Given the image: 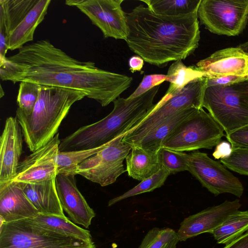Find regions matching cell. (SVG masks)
Instances as JSON below:
<instances>
[{
    "instance_id": "6da1fadb",
    "label": "cell",
    "mask_w": 248,
    "mask_h": 248,
    "mask_svg": "<svg viewBox=\"0 0 248 248\" xmlns=\"http://www.w3.org/2000/svg\"><path fill=\"white\" fill-rule=\"evenodd\" d=\"M0 78L85 92L106 107L131 85L133 78L100 69L93 62L74 58L46 39L27 44L0 62Z\"/></svg>"
},
{
    "instance_id": "7a4b0ae2",
    "label": "cell",
    "mask_w": 248,
    "mask_h": 248,
    "mask_svg": "<svg viewBox=\"0 0 248 248\" xmlns=\"http://www.w3.org/2000/svg\"><path fill=\"white\" fill-rule=\"evenodd\" d=\"M197 12L165 16L140 4L126 13L128 35L125 41L133 52L160 68L170 62L185 60L199 46Z\"/></svg>"
},
{
    "instance_id": "3957f363",
    "label": "cell",
    "mask_w": 248,
    "mask_h": 248,
    "mask_svg": "<svg viewBox=\"0 0 248 248\" xmlns=\"http://www.w3.org/2000/svg\"><path fill=\"white\" fill-rule=\"evenodd\" d=\"M160 85L133 98L119 97L112 111L102 119L80 127L61 140L59 150L66 152L86 150L107 145L124 136L151 110Z\"/></svg>"
},
{
    "instance_id": "277c9868",
    "label": "cell",
    "mask_w": 248,
    "mask_h": 248,
    "mask_svg": "<svg viewBox=\"0 0 248 248\" xmlns=\"http://www.w3.org/2000/svg\"><path fill=\"white\" fill-rule=\"evenodd\" d=\"M85 97L86 93L81 91L40 85L31 113L16 114V116L30 151H35L52 140L72 106Z\"/></svg>"
},
{
    "instance_id": "5b68a950",
    "label": "cell",
    "mask_w": 248,
    "mask_h": 248,
    "mask_svg": "<svg viewBox=\"0 0 248 248\" xmlns=\"http://www.w3.org/2000/svg\"><path fill=\"white\" fill-rule=\"evenodd\" d=\"M50 0H0V37L7 39L8 50L20 49L33 40Z\"/></svg>"
},
{
    "instance_id": "8992f818",
    "label": "cell",
    "mask_w": 248,
    "mask_h": 248,
    "mask_svg": "<svg viewBox=\"0 0 248 248\" xmlns=\"http://www.w3.org/2000/svg\"><path fill=\"white\" fill-rule=\"evenodd\" d=\"M207 78L202 77L187 84L174 95L166 94L153 108L124 135L123 141L131 147L148 132L178 112L187 108L201 109Z\"/></svg>"
},
{
    "instance_id": "52a82bcc",
    "label": "cell",
    "mask_w": 248,
    "mask_h": 248,
    "mask_svg": "<svg viewBox=\"0 0 248 248\" xmlns=\"http://www.w3.org/2000/svg\"><path fill=\"white\" fill-rule=\"evenodd\" d=\"M202 108L226 134L248 124V79L227 86L206 87Z\"/></svg>"
},
{
    "instance_id": "ba28073f",
    "label": "cell",
    "mask_w": 248,
    "mask_h": 248,
    "mask_svg": "<svg viewBox=\"0 0 248 248\" xmlns=\"http://www.w3.org/2000/svg\"><path fill=\"white\" fill-rule=\"evenodd\" d=\"M0 248H95V245L45 229L32 218H27L0 225Z\"/></svg>"
},
{
    "instance_id": "9c48e42d",
    "label": "cell",
    "mask_w": 248,
    "mask_h": 248,
    "mask_svg": "<svg viewBox=\"0 0 248 248\" xmlns=\"http://www.w3.org/2000/svg\"><path fill=\"white\" fill-rule=\"evenodd\" d=\"M224 131L209 113L197 109L171 132L161 148L181 152L212 149L225 136Z\"/></svg>"
},
{
    "instance_id": "30bf717a",
    "label": "cell",
    "mask_w": 248,
    "mask_h": 248,
    "mask_svg": "<svg viewBox=\"0 0 248 248\" xmlns=\"http://www.w3.org/2000/svg\"><path fill=\"white\" fill-rule=\"evenodd\" d=\"M197 13L201 24L211 32L238 35L248 21V0H201Z\"/></svg>"
},
{
    "instance_id": "8fae6325",
    "label": "cell",
    "mask_w": 248,
    "mask_h": 248,
    "mask_svg": "<svg viewBox=\"0 0 248 248\" xmlns=\"http://www.w3.org/2000/svg\"><path fill=\"white\" fill-rule=\"evenodd\" d=\"M124 136L112 140L77 167L80 175L102 186L110 185L125 171L123 162L131 148L123 141Z\"/></svg>"
},
{
    "instance_id": "7c38bea8",
    "label": "cell",
    "mask_w": 248,
    "mask_h": 248,
    "mask_svg": "<svg viewBox=\"0 0 248 248\" xmlns=\"http://www.w3.org/2000/svg\"><path fill=\"white\" fill-rule=\"evenodd\" d=\"M187 171L215 196L230 193L240 198L243 193L244 188L238 178L206 153L197 150L188 154Z\"/></svg>"
},
{
    "instance_id": "4fadbf2b",
    "label": "cell",
    "mask_w": 248,
    "mask_h": 248,
    "mask_svg": "<svg viewBox=\"0 0 248 248\" xmlns=\"http://www.w3.org/2000/svg\"><path fill=\"white\" fill-rule=\"evenodd\" d=\"M124 0H67L85 14L102 31L104 38L125 40L128 35L126 13L121 6Z\"/></svg>"
},
{
    "instance_id": "5bb4252c",
    "label": "cell",
    "mask_w": 248,
    "mask_h": 248,
    "mask_svg": "<svg viewBox=\"0 0 248 248\" xmlns=\"http://www.w3.org/2000/svg\"><path fill=\"white\" fill-rule=\"evenodd\" d=\"M60 143L58 133L47 144L26 156L20 162L17 174L12 181L34 184L55 178Z\"/></svg>"
},
{
    "instance_id": "9a60e30c",
    "label": "cell",
    "mask_w": 248,
    "mask_h": 248,
    "mask_svg": "<svg viewBox=\"0 0 248 248\" xmlns=\"http://www.w3.org/2000/svg\"><path fill=\"white\" fill-rule=\"evenodd\" d=\"M241 206L239 200H226L219 205L208 207L186 217L181 223L176 232L179 241H185L205 232L211 233L229 216L238 211Z\"/></svg>"
},
{
    "instance_id": "2e32d148",
    "label": "cell",
    "mask_w": 248,
    "mask_h": 248,
    "mask_svg": "<svg viewBox=\"0 0 248 248\" xmlns=\"http://www.w3.org/2000/svg\"><path fill=\"white\" fill-rule=\"evenodd\" d=\"M23 136L17 118L8 117L0 137V185L12 181L17 174L23 152Z\"/></svg>"
},
{
    "instance_id": "e0dca14e",
    "label": "cell",
    "mask_w": 248,
    "mask_h": 248,
    "mask_svg": "<svg viewBox=\"0 0 248 248\" xmlns=\"http://www.w3.org/2000/svg\"><path fill=\"white\" fill-rule=\"evenodd\" d=\"M75 176L58 174L55 178L57 191L62 208L71 220L88 228L95 213L78 190Z\"/></svg>"
},
{
    "instance_id": "ac0fdd59",
    "label": "cell",
    "mask_w": 248,
    "mask_h": 248,
    "mask_svg": "<svg viewBox=\"0 0 248 248\" xmlns=\"http://www.w3.org/2000/svg\"><path fill=\"white\" fill-rule=\"evenodd\" d=\"M196 66L207 78L248 76V57L238 46L217 50L199 61Z\"/></svg>"
},
{
    "instance_id": "d6986e66",
    "label": "cell",
    "mask_w": 248,
    "mask_h": 248,
    "mask_svg": "<svg viewBox=\"0 0 248 248\" xmlns=\"http://www.w3.org/2000/svg\"><path fill=\"white\" fill-rule=\"evenodd\" d=\"M39 214L18 183L0 185V217L5 222L33 218Z\"/></svg>"
},
{
    "instance_id": "ffe728a7",
    "label": "cell",
    "mask_w": 248,
    "mask_h": 248,
    "mask_svg": "<svg viewBox=\"0 0 248 248\" xmlns=\"http://www.w3.org/2000/svg\"><path fill=\"white\" fill-rule=\"evenodd\" d=\"M55 178L34 184L18 183L39 214L65 217L58 195Z\"/></svg>"
},
{
    "instance_id": "44dd1931",
    "label": "cell",
    "mask_w": 248,
    "mask_h": 248,
    "mask_svg": "<svg viewBox=\"0 0 248 248\" xmlns=\"http://www.w3.org/2000/svg\"><path fill=\"white\" fill-rule=\"evenodd\" d=\"M125 160L128 176L140 181L153 175L162 167L159 151H153L139 146L131 147Z\"/></svg>"
},
{
    "instance_id": "7402d4cb",
    "label": "cell",
    "mask_w": 248,
    "mask_h": 248,
    "mask_svg": "<svg viewBox=\"0 0 248 248\" xmlns=\"http://www.w3.org/2000/svg\"><path fill=\"white\" fill-rule=\"evenodd\" d=\"M197 109L199 108H187L178 112L148 132L132 147L139 146L153 151H159L162 144L171 132Z\"/></svg>"
},
{
    "instance_id": "603a6c76",
    "label": "cell",
    "mask_w": 248,
    "mask_h": 248,
    "mask_svg": "<svg viewBox=\"0 0 248 248\" xmlns=\"http://www.w3.org/2000/svg\"><path fill=\"white\" fill-rule=\"evenodd\" d=\"M32 219L45 229L85 241L93 242L89 231L79 227L66 216L39 214Z\"/></svg>"
},
{
    "instance_id": "cb8c5ba5",
    "label": "cell",
    "mask_w": 248,
    "mask_h": 248,
    "mask_svg": "<svg viewBox=\"0 0 248 248\" xmlns=\"http://www.w3.org/2000/svg\"><path fill=\"white\" fill-rule=\"evenodd\" d=\"M248 232V211H237L212 232L218 244L227 245Z\"/></svg>"
},
{
    "instance_id": "d4e9b609",
    "label": "cell",
    "mask_w": 248,
    "mask_h": 248,
    "mask_svg": "<svg viewBox=\"0 0 248 248\" xmlns=\"http://www.w3.org/2000/svg\"><path fill=\"white\" fill-rule=\"evenodd\" d=\"M204 77L196 66H186L182 60L174 61L169 67L166 80L170 83L165 94L174 95L180 92L191 81Z\"/></svg>"
},
{
    "instance_id": "484cf974",
    "label": "cell",
    "mask_w": 248,
    "mask_h": 248,
    "mask_svg": "<svg viewBox=\"0 0 248 248\" xmlns=\"http://www.w3.org/2000/svg\"><path fill=\"white\" fill-rule=\"evenodd\" d=\"M141 1L145 3L156 14L177 16L197 12L201 0H145Z\"/></svg>"
},
{
    "instance_id": "4316f807",
    "label": "cell",
    "mask_w": 248,
    "mask_h": 248,
    "mask_svg": "<svg viewBox=\"0 0 248 248\" xmlns=\"http://www.w3.org/2000/svg\"><path fill=\"white\" fill-rule=\"evenodd\" d=\"M170 173L164 167L153 175L141 181L140 183L122 195L109 201L108 206H111L125 199L146 192H151L162 186Z\"/></svg>"
},
{
    "instance_id": "83f0119b",
    "label": "cell",
    "mask_w": 248,
    "mask_h": 248,
    "mask_svg": "<svg viewBox=\"0 0 248 248\" xmlns=\"http://www.w3.org/2000/svg\"><path fill=\"white\" fill-rule=\"evenodd\" d=\"M179 241L174 230L154 228L145 235L139 248H176Z\"/></svg>"
},
{
    "instance_id": "f1b7e54d",
    "label": "cell",
    "mask_w": 248,
    "mask_h": 248,
    "mask_svg": "<svg viewBox=\"0 0 248 248\" xmlns=\"http://www.w3.org/2000/svg\"><path fill=\"white\" fill-rule=\"evenodd\" d=\"M40 85L27 81L21 82L17 97L16 114L28 115L31 113L37 101Z\"/></svg>"
},
{
    "instance_id": "f546056e",
    "label": "cell",
    "mask_w": 248,
    "mask_h": 248,
    "mask_svg": "<svg viewBox=\"0 0 248 248\" xmlns=\"http://www.w3.org/2000/svg\"><path fill=\"white\" fill-rule=\"evenodd\" d=\"M159 155L162 167L170 174L187 170L188 154L166 148H161Z\"/></svg>"
},
{
    "instance_id": "4dcf8cb0",
    "label": "cell",
    "mask_w": 248,
    "mask_h": 248,
    "mask_svg": "<svg viewBox=\"0 0 248 248\" xmlns=\"http://www.w3.org/2000/svg\"><path fill=\"white\" fill-rule=\"evenodd\" d=\"M220 161L229 170L248 176V148H232L230 155Z\"/></svg>"
},
{
    "instance_id": "1f68e13d",
    "label": "cell",
    "mask_w": 248,
    "mask_h": 248,
    "mask_svg": "<svg viewBox=\"0 0 248 248\" xmlns=\"http://www.w3.org/2000/svg\"><path fill=\"white\" fill-rule=\"evenodd\" d=\"M166 80V75H144L142 81L135 91L127 98L131 99L140 96L153 88L161 85Z\"/></svg>"
},
{
    "instance_id": "d6a6232c",
    "label": "cell",
    "mask_w": 248,
    "mask_h": 248,
    "mask_svg": "<svg viewBox=\"0 0 248 248\" xmlns=\"http://www.w3.org/2000/svg\"><path fill=\"white\" fill-rule=\"evenodd\" d=\"M232 148H248V124L226 134Z\"/></svg>"
},
{
    "instance_id": "836d02e7",
    "label": "cell",
    "mask_w": 248,
    "mask_h": 248,
    "mask_svg": "<svg viewBox=\"0 0 248 248\" xmlns=\"http://www.w3.org/2000/svg\"><path fill=\"white\" fill-rule=\"evenodd\" d=\"M248 79V76L229 75L207 78V86H227Z\"/></svg>"
},
{
    "instance_id": "e575fe53",
    "label": "cell",
    "mask_w": 248,
    "mask_h": 248,
    "mask_svg": "<svg viewBox=\"0 0 248 248\" xmlns=\"http://www.w3.org/2000/svg\"><path fill=\"white\" fill-rule=\"evenodd\" d=\"M232 152V147L229 142H220L216 146L213 156L216 159H223L230 155Z\"/></svg>"
},
{
    "instance_id": "d590c367",
    "label": "cell",
    "mask_w": 248,
    "mask_h": 248,
    "mask_svg": "<svg viewBox=\"0 0 248 248\" xmlns=\"http://www.w3.org/2000/svg\"><path fill=\"white\" fill-rule=\"evenodd\" d=\"M223 248H248V232L226 245Z\"/></svg>"
},
{
    "instance_id": "8d00e7d4",
    "label": "cell",
    "mask_w": 248,
    "mask_h": 248,
    "mask_svg": "<svg viewBox=\"0 0 248 248\" xmlns=\"http://www.w3.org/2000/svg\"><path fill=\"white\" fill-rule=\"evenodd\" d=\"M144 64L143 59L139 56H134L128 61L129 70L132 73L140 71Z\"/></svg>"
},
{
    "instance_id": "74e56055",
    "label": "cell",
    "mask_w": 248,
    "mask_h": 248,
    "mask_svg": "<svg viewBox=\"0 0 248 248\" xmlns=\"http://www.w3.org/2000/svg\"><path fill=\"white\" fill-rule=\"evenodd\" d=\"M238 47L248 56V41L240 44Z\"/></svg>"
},
{
    "instance_id": "f35d334b",
    "label": "cell",
    "mask_w": 248,
    "mask_h": 248,
    "mask_svg": "<svg viewBox=\"0 0 248 248\" xmlns=\"http://www.w3.org/2000/svg\"><path fill=\"white\" fill-rule=\"evenodd\" d=\"M4 92L3 90H2L1 86L0 85V97L1 98L3 96H4Z\"/></svg>"
},
{
    "instance_id": "ab89813d",
    "label": "cell",
    "mask_w": 248,
    "mask_h": 248,
    "mask_svg": "<svg viewBox=\"0 0 248 248\" xmlns=\"http://www.w3.org/2000/svg\"></svg>"
}]
</instances>
